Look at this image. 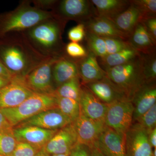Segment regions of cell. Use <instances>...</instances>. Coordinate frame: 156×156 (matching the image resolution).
I'll use <instances>...</instances> for the list:
<instances>
[{"mask_svg": "<svg viewBox=\"0 0 156 156\" xmlns=\"http://www.w3.org/2000/svg\"><path fill=\"white\" fill-rule=\"evenodd\" d=\"M50 58L37 51L23 32L10 33L0 37V60L13 79L23 77Z\"/></svg>", "mask_w": 156, "mask_h": 156, "instance_id": "6da1fadb", "label": "cell"}, {"mask_svg": "<svg viewBox=\"0 0 156 156\" xmlns=\"http://www.w3.org/2000/svg\"><path fill=\"white\" fill-rule=\"evenodd\" d=\"M66 23L55 17L49 18L23 31L35 49L48 57H58L62 55V35Z\"/></svg>", "mask_w": 156, "mask_h": 156, "instance_id": "7a4b0ae2", "label": "cell"}, {"mask_svg": "<svg viewBox=\"0 0 156 156\" xmlns=\"http://www.w3.org/2000/svg\"><path fill=\"white\" fill-rule=\"evenodd\" d=\"M53 17L51 11L32 6L30 1H22L14 10L0 14V37L10 33L25 31Z\"/></svg>", "mask_w": 156, "mask_h": 156, "instance_id": "3957f363", "label": "cell"}, {"mask_svg": "<svg viewBox=\"0 0 156 156\" xmlns=\"http://www.w3.org/2000/svg\"><path fill=\"white\" fill-rule=\"evenodd\" d=\"M107 77L127 95L129 99L146 83L140 56L125 64L105 71Z\"/></svg>", "mask_w": 156, "mask_h": 156, "instance_id": "277c9868", "label": "cell"}, {"mask_svg": "<svg viewBox=\"0 0 156 156\" xmlns=\"http://www.w3.org/2000/svg\"><path fill=\"white\" fill-rule=\"evenodd\" d=\"M57 108L54 94L35 93L18 106L12 108L0 109V112L13 128L26 120L42 112Z\"/></svg>", "mask_w": 156, "mask_h": 156, "instance_id": "5b68a950", "label": "cell"}, {"mask_svg": "<svg viewBox=\"0 0 156 156\" xmlns=\"http://www.w3.org/2000/svg\"><path fill=\"white\" fill-rule=\"evenodd\" d=\"M58 57H51L20 79L19 81L32 92L41 94H54L55 91L52 76L53 65Z\"/></svg>", "mask_w": 156, "mask_h": 156, "instance_id": "8992f818", "label": "cell"}, {"mask_svg": "<svg viewBox=\"0 0 156 156\" xmlns=\"http://www.w3.org/2000/svg\"><path fill=\"white\" fill-rule=\"evenodd\" d=\"M107 106L105 125L119 134L126 135L133 124L134 108L131 100L117 101Z\"/></svg>", "mask_w": 156, "mask_h": 156, "instance_id": "52a82bcc", "label": "cell"}, {"mask_svg": "<svg viewBox=\"0 0 156 156\" xmlns=\"http://www.w3.org/2000/svg\"><path fill=\"white\" fill-rule=\"evenodd\" d=\"M92 5L91 1L87 0L57 1L50 11L54 17L66 23L69 20L83 23L92 17Z\"/></svg>", "mask_w": 156, "mask_h": 156, "instance_id": "ba28073f", "label": "cell"}, {"mask_svg": "<svg viewBox=\"0 0 156 156\" xmlns=\"http://www.w3.org/2000/svg\"><path fill=\"white\" fill-rule=\"evenodd\" d=\"M148 132L137 123L133 124L125 135L126 156H151L152 148Z\"/></svg>", "mask_w": 156, "mask_h": 156, "instance_id": "9c48e42d", "label": "cell"}, {"mask_svg": "<svg viewBox=\"0 0 156 156\" xmlns=\"http://www.w3.org/2000/svg\"><path fill=\"white\" fill-rule=\"evenodd\" d=\"M72 122L58 108H55L42 112L13 128L35 126L48 130H59Z\"/></svg>", "mask_w": 156, "mask_h": 156, "instance_id": "30bf717a", "label": "cell"}, {"mask_svg": "<svg viewBox=\"0 0 156 156\" xmlns=\"http://www.w3.org/2000/svg\"><path fill=\"white\" fill-rule=\"evenodd\" d=\"M73 124L76 134L77 143L91 149L95 145L105 126L103 122L91 119L81 113Z\"/></svg>", "mask_w": 156, "mask_h": 156, "instance_id": "8fae6325", "label": "cell"}, {"mask_svg": "<svg viewBox=\"0 0 156 156\" xmlns=\"http://www.w3.org/2000/svg\"><path fill=\"white\" fill-rule=\"evenodd\" d=\"M77 144L76 134L72 122L58 130L43 148L50 155H69Z\"/></svg>", "mask_w": 156, "mask_h": 156, "instance_id": "7c38bea8", "label": "cell"}, {"mask_svg": "<svg viewBox=\"0 0 156 156\" xmlns=\"http://www.w3.org/2000/svg\"><path fill=\"white\" fill-rule=\"evenodd\" d=\"M94 146L104 156H126L125 135L105 126Z\"/></svg>", "mask_w": 156, "mask_h": 156, "instance_id": "4fadbf2b", "label": "cell"}, {"mask_svg": "<svg viewBox=\"0 0 156 156\" xmlns=\"http://www.w3.org/2000/svg\"><path fill=\"white\" fill-rule=\"evenodd\" d=\"M58 130H48L35 127L13 128L15 138L18 142L27 143L41 150L58 131Z\"/></svg>", "mask_w": 156, "mask_h": 156, "instance_id": "5bb4252c", "label": "cell"}, {"mask_svg": "<svg viewBox=\"0 0 156 156\" xmlns=\"http://www.w3.org/2000/svg\"><path fill=\"white\" fill-rule=\"evenodd\" d=\"M79 102L81 113L91 119L104 122L107 105L98 99L84 85L81 87Z\"/></svg>", "mask_w": 156, "mask_h": 156, "instance_id": "9a60e30c", "label": "cell"}, {"mask_svg": "<svg viewBox=\"0 0 156 156\" xmlns=\"http://www.w3.org/2000/svg\"><path fill=\"white\" fill-rule=\"evenodd\" d=\"M34 93L19 81L12 80L0 90V109L16 107Z\"/></svg>", "mask_w": 156, "mask_h": 156, "instance_id": "2e32d148", "label": "cell"}, {"mask_svg": "<svg viewBox=\"0 0 156 156\" xmlns=\"http://www.w3.org/2000/svg\"><path fill=\"white\" fill-rule=\"evenodd\" d=\"M106 105L122 99H129L126 93L105 77L100 80L84 85Z\"/></svg>", "mask_w": 156, "mask_h": 156, "instance_id": "e0dca14e", "label": "cell"}, {"mask_svg": "<svg viewBox=\"0 0 156 156\" xmlns=\"http://www.w3.org/2000/svg\"><path fill=\"white\" fill-rule=\"evenodd\" d=\"M134 106L133 121L136 122L156 101L155 83H146L135 92L131 99Z\"/></svg>", "mask_w": 156, "mask_h": 156, "instance_id": "ac0fdd59", "label": "cell"}, {"mask_svg": "<svg viewBox=\"0 0 156 156\" xmlns=\"http://www.w3.org/2000/svg\"><path fill=\"white\" fill-rule=\"evenodd\" d=\"M76 62L79 77L83 85L100 80L106 76V73L99 65L97 57L90 51L86 57Z\"/></svg>", "mask_w": 156, "mask_h": 156, "instance_id": "d6986e66", "label": "cell"}, {"mask_svg": "<svg viewBox=\"0 0 156 156\" xmlns=\"http://www.w3.org/2000/svg\"><path fill=\"white\" fill-rule=\"evenodd\" d=\"M86 31L101 37L114 38L128 41V37L117 28L111 20L96 16L84 24Z\"/></svg>", "mask_w": 156, "mask_h": 156, "instance_id": "ffe728a7", "label": "cell"}, {"mask_svg": "<svg viewBox=\"0 0 156 156\" xmlns=\"http://www.w3.org/2000/svg\"><path fill=\"white\" fill-rule=\"evenodd\" d=\"M52 76L55 90L62 84L79 76L76 62L61 56L53 65Z\"/></svg>", "mask_w": 156, "mask_h": 156, "instance_id": "44dd1931", "label": "cell"}, {"mask_svg": "<svg viewBox=\"0 0 156 156\" xmlns=\"http://www.w3.org/2000/svg\"><path fill=\"white\" fill-rule=\"evenodd\" d=\"M128 9L111 20L120 31L128 37L132 34L134 28L143 19L142 14L138 7L131 1Z\"/></svg>", "mask_w": 156, "mask_h": 156, "instance_id": "7402d4cb", "label": "cell"}, {"mask_svg": "<svg viewBox=\"0 0 156 156\" xmlns=\"http://www.w3.org/2000/svg\"><path fill=\"white\" fill-rule=\"evenodd\" d=\"M128 41L132 48L141 54L154 53L156 41L151 37L142 23L136 26Z\"/></svg>", "mask_w": 156, "mask_h": 156, "instance_id": "603a6c76", "label": "cell"}, {"mask_svg": "<svg viewBox=\"0 0 156 156\" xmlns=\"http://www.w3.org/2000/svg\"><path fill=\"white\" fill-rule=\"evenodd\" d=\"M97 16L112 19L126 10L131 5V1L123 0H92Z\"/></svg>", "mask_w": 156, "mask_h": 156, "instance_id": "cb8c5ba5", "label": "cell"}, {"mask_svg": "<svg viewBox=\"0 0 156 156\" xmlns=\"http://www.w3.org/2000/svg\"><path fill=\"white\" fill-rule=\"evenodd\" d=\"M140 55L139 52L130 45L116 53L100 58V64L105 71L111 68L125 64Z\"/></svg>", "mask_w": 156, "mask_h": 156, "instance_id": "d4e9b609", "label": "cell"}, {"mask_svg": "<svg viewBox=\"0 0 156 156\" xmlns=\"http://www.w3.org/2000/svg\"><path fill=\"white\" fill-rule=\"evenodd\" d=\"M79 76L74 78L64 83L54 92V95L58 97L71 98L79 102L80 96L81 87Z\"/></svg>", "mask_w": 156, "mask_h": 156, "instance_id": "484cf974", "label": "cell"}, {"mask_svg": "<svg viewBox=\"0 0 156 156\" xmlns=\"http://www.w3.org/2000/svg\"><path fill=\"white\" fill-rule=\"evenodd\" d=\"M55 97L57 108L69 117L73 122H74L80 114L79 102L71 98L57 96H55Z\"/></svg>", "mask_w": 156, "mask_h": 156, "instance_id": "4316f807", "label": "cell"}, {"mask_svg": "<svg viewBox=\"0 0 156 156\" xmlns=\"http://www.w3.org/2000/svg\"><path fill=\"white\" fill-rule=\"evenodd\" d=\"M17 142L14 135L13 128L0 131V154L11 156Z\"/></svg>", "mask_w": 156, "mask_h": 156, "instance_id": "83f0119b", "label": "cell"}, {"mask_svg": "<svg viewBox=\"0 0 156 156\" xmlns=\"http://www.w3.org/2000/svg\"><path fill=\"white\" fill-rule=\"evenodd\" d=\"M143 69L146 83H155L156 58L155 53L141 54Z\"/></svg>", "mask_w": 156, "mask_h": 156, "instance_id": "f1b7e54d", "label": "cell"}, {"mask_svg": "<svg viewBox=\"0 0 156 156\" xmlns=\"http://www.w3.org/2000/svg\"><path fill=\"white\" fill-rule=\"evenodd\" d=\"M86 38L89 51L96 57L103 58L107 56L106 44L103 37L86 31Z\"/></svg>", "mask_w": 156, "mask_h": 156, "instance_id": "f546056e", "label": "cell"}, {"mask_svg": "<svg viewBox=\"0 0 156 156\" xmlns=\"http://www.w3.org/2000/svg\"><path fill=\"white\" fill-rule=\"evenodd\" d=\"M136 122L140 124L149 133L156 125V104L137 120Z\"/></svg>", "mask_w": 156, "mask_h": 156, "instance_id": "4dcf8cb0", "label": "cell"}, {"mask_svg": "<svg viewBox=\"0 0 156 156\" xmlns=\"http://www.w3.org/2000/svg\"><path fill=\"white\" fill-rule=\"evenodd\" d=\"M132 1L138 7L141 12L143 17L142 20L149 17H156V0H137Z\"/></svg>", "mask_w": 156, "mask_h": 156, "instance_id": "1f68e13d", "label": "cell"}, {"mask_svg": "<svg viewBox=\"0 0 156 156\" xmlns=\"http://www.w3.org/2000/svg\"><path fill=\"white\" fill-rule=\"evenodd\" d=\"M103 38L106 44L107 56L116 53L130 46L128 41L114 38Z\"/></svg>", "mask_w": 156, "mask_h": 156, "instance_id": "d6a6232c", "label": "cell"}, {"mask_svg": "<svg viewBox=\"0 0 156 156\" xmlns=\"http://www.w3.org/2000/svg\"><path fill=\"white\" fill-rule=\"evenodd\" d=\"M41 150L27 143L18 142L11 156H35Z\"/></svg>", "mask_w": 156, "mask_h": 156, "instance_id": "836d02e7", "label": "cell"}, {"mask_svg": "<svg viewBox=\"0 0 156 156\" xmlns=\"http://www.w3.org/2000/svg\"><path fill=\"white\" fill-rule=\"evenodd\" d=\"M65 50L67 55L73 58L81 59L86 57L88 53L83 46L74 42H71L68 44Z\"/></svg>", "mask_w": 156, "mask_h": 156, "instance_id": "e575fe53", "label": "cell"}, {"mask_svg": "<svg viewBox=\"0 0 156 156\" xmlns=\"http://www.w3.org/2000/svg\"><path fill=\"white\" fill-rule=\"evenodd\" d=\"M86 30L84 23H80L73 27L68 32V38L71 42L79 43L86 37Z\"/></svg>", "mask_w": 156, "mask_h": 156, "instance_id": "d590c367", "label": "cell"}, {"mask_svg": "<svg viewBox=\"0 0 156 156\" xmlns=\"http://www.w3.org/2000/svg\"><path fill=\"white\" fill-rule=\"evenodd\" d=\"M69 156H91V149L87 146L77 144Z\"/></svg>", "mask_w": 156, "mask_h": 156, "instance_id": "8d00e7d4", "label": "cell"}, {"mask_svg": "<svg viewBox=\"0 0 156 156\" xmlns=\"http://www.w3.org/2000/svg\"><path fill=\"white\" fill-rule=\"evenodd\" d=\"M142 24L145 27L148 32L153 39L156 41V17H149L143 20Z\"/></svg>", "mask_w": 156, "mask_h": 156, "instance_id": "74e56055", "label": "cell"}, {"mask_svg": "<svg viewBox=\"0 0 156 156\" xmlns=\"http://www.w3.org/2000/svg\"><path fill=\"white\" fill-rule=\"evenodd\" d=\"M57 1L56 0H37L32 1L31 2L33 3L34 6L38 9L46 11H49L48 9H50L51 11Z\"/></svg>", "mask_w": 156, "mask_h": 156, "instance_id": "f35d334b", "label": "cell"}, {"mask_svg": "<svg viewBox=\"0 0 156 156\" xmlns=\"http://www.w3.org/2000/svg\"><path fill=\"white\" fill-rule=\"evenodd\" d=\"M0 76L6 78L12 81L13 77L0 60Z\"/></svg>", "mask_w": 156, "mask_h": 156, "instance_id": "ab89813d", "label": "cell"}, {"mask_svg": "<svg viewBox=\"0 0 156 156\" xmlns=\"http://www.w3.org/2000/svg\"><path fill=\"white\" fill-rule=\"evenodd\" d=\"M13 128L9 124L5 116L0 112V131Z\"/></svg>", "mask_w": 156, "mask_h": 156, "instance_id": "60d3db41", "label": "cell"}, {"mask_svg": "<svg viewBox=\"0 0 156 156\" xmlns=\"http://www.w3.org/2000/svg\"><path fill=\"white\" fill-rule=\"evenodd\" d=\"M148 140L152 147L156 148V128L148 133Z\"/></svg>", "mask_w": 156, "mask_h": 156, "instance_id": "b9f144b4", "label": "cell"}, {"mask_svg": "<svg viewBox=\"0 0 156 156\" xmlns=\"http://www.w3.org/2000/svg\"><path fill=\"white\" fill-rule=\"evenodd\" d=\"M11 80L6 78L0 76V90L11 83Z\"/></svg>", "mask_w": 156, "mask_h": 156, "instance_id": "7bdbcfd3", "label": "cell"}, {"mask_svg": "<svg viewBox=\"0 0 156 156\" xmlns=\"http://www.w3.org/2000/svg\"><path fill=\"white\" fill-rule=\"evenodd\" d=\"M91 156H104L100 151L94 146L91 149Z\"/></svg>", "mask_w": 156, "mask_h": 156, "instance_id": "ee69618b", "label": "cell"}, {"mask_svg": "<svg viewBox=\"0 0 156 156\" xmlns=\"http://www.w3.org/2000/svg\"><path fill=\"white\" fill-rule=\"evenodd\" d=\"M35 156H50V155L47 153L43 148L41 150L39 151Z\"/></svg>", "mask_w": 156, "mask_h": 156, "instance_id": "f6af8a7d", "label": "cell"}, {"mask_svg": "<svg viewBox=\"0 0 156 156\" xmlns=\"http://www.w3.org/2000/svg\"><path fill=\"white\" fill-rule=\"evenodd\" d=\"M50 156H69V155H68V154L53 155H50Z\"/></svg>", "mask_w": 156, "mask_h": 156, "instance_id": "bcb514c9", "label": "cell"}, {"mask_svg": "<svg viewBox=\"0 0 156 156\" xmlns=\"http://www.w3.org/2000/svg\"><path fill=\"white\" fill-rule=\"evenodd\" d=\"M0 156H5L2 155L0 154Z\"/></svg>", "mask_w": 156, "mask_h": 156, "instance_id": "7dc6e473", "label": "cell"}, {"mask_svg": "<svg viewBox=\"0 0 156 156\" xmlns=\"http://www.w3.org/2000/svg\"><path fill=\"white\" fill-rule=\"evenodd\" d=\"M151 156H152V155H151Z\"/></svg>", "mask_w": 156, "mask_h": 156, "instance_id": "c3c4849f", "label": "cell"}]
</instances>
